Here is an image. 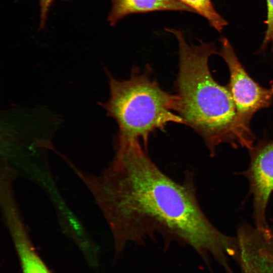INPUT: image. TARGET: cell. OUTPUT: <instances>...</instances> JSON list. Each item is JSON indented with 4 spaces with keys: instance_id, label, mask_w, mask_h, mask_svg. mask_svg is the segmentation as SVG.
<instances>
[{
    "instance_id": "10",
    "label": "cell",
    "mask_w": 273,
    "mask_h": 273,
    "mask_svg": "<svg viewBox=\"0 0 273 273\" xmlns=\"http://www.w3.org/2000/svg\"><path fill=\"white\" fill-rule=\"evenodd\" d=\"M267 19L265 20L266 30L261 50L270 46L273 49V0H266Z\"/></svg>"
},
{
    "instance_id": "1",
    "label": "cell",
    "mask_w": 273,
    "mask_h": 273,
    "mask_svg": "<svg viewBox=\"0 0 273 273\" xmlns=\"http://www.w3.org/2000/svg\"><path fill=\"white\" fill-rule=\"evenodd\" d=\"M102 205L111 226L118 259L129 243L143 245L161 237L167 248L174 242L192 248L208 262L222 265L235 255L236 237L215 228L202 210L193 174L183 182L168 176L135 140L117 139L115 157L99 184Z\"/></svg>"
},
{
    "instance_id": "5",
    "label": "cell",
    "mask_w": 273,
    "mask_h": 273,
    "mask_svg": "<svg viewBox=\"0 0 273 273\" xmlns=\"http://www.w3.org/2000/svg\"><path fill=\"white\" fill-rule=\"evenodd\" d=\"M250 163L244 174L253 197V217L255 227L270 228L266 220V210L273 192V141H261L249 150Z\"/></svg>"
},
{
    "instance_id": "4",
    "label": "cell",
    "mask_w": 273,
    "mask_h": 273,
    "mask_svg": "<svg viewBox=\"0 0 273 273\" xmlns=\"http://www.w3.org/2000/svg\"><path fill=\"white\" fill-rule=\"evenodd\" d=\"M219 40L221 48L218 54L229 68L230 76L228 86L236 108L237 127L249 150L254 146L250 121L256 112L270 105L273 85L265 88L256 83L246 71L229 40L221 36Z\"/></svg>"
},
{
    "instance_id": "7",
    "label": "cell",
    "mask_w": 273,
    "mask_h": 273,
    "mask_svg": "<svg viewBox=\"0 0 273 273\" xmlns=\"http://www.w3.org/2000/svg\"><path fill=\"white\" fill-rule=\"evenodd\" d=\"M111 8L107 20L111 26L129 15L156 11H174L194 13L178 0H110Z\"/></svg>"
},
{
    "instance_id": "2",
    "label": "cell",
    "mask_w": 273,
    "mask_h": 273,
    "mask_svg": "<svg viewBox=\"0 0 273 273\" xmlns=\"http://www.w3.org/2000/svg\"><path fill=\"white\" fill-rule=\"evenodd\" d=\"M165 30L175 36L178 45L175 112L185 125L202 138L211 156L215 155L216 147L222 143L246 148L228 86L219 84L209 68L210 57L217 53L215 44L201 40L200 44H189L180 31Z\"/></svg>"
},
{
    "instance_id": "6",
    "label": "cell",
    "mask_w": 273,
    "mask_h": 273,
    "mask_svg": "<svg viewBox=\"0 0 273 273\" xmlns=\"http://www.w3.org/2000/svg\"><path fill=\"white\" fill-rule=\"evenodd\" d=\"M236 259L242 273H273V231L248 224L241 226L237 236Z\"/></svg>"
},
{
    "instance_id": "9",
    "label": "cell",
    "mask_w": 273,
    "mask_h": 273,
    "mask_svg": "<svg viewBox=\"0 0 273 273\" xmlns=\"http://www.w3.org/2000/svg\"><path fill=\"white\" fill-rule=\"evenodd\" d=\"M204 17L210 25L221 32L228 23L215 10L211 0H178Z\"/></svg>"
},
{
    "instance_id": "8",
    "label": "cell",
    "mask_w": 273,
    "mask_h": 273,
    "mask_svg": "<svg viewBox=\"0 0 273 273\" xmlns=\"http://www.w3.org/2000/svg\"><path fill=\"white\" fill-rule=\"evenodd\" d=\"M12 236L21 273H52L37 253L24 232L15 229L12 231Z\"/></svg>"
},
{
    "instance_id": "3",
    "label": "cell",
    "mask_w": 273,
    "mask_h": 273,
    "mask_svg": "<svg viewBox=\"0 0 273 273\" xmlns=\"http://www.w3.org/2000/svg\"><path fill=\"white\" fill-rule=\"evenodd\" d=\"M110 97L101 103L119 127L118 138L142 142L147 147L150 134L169 123L185 124L175 111L178 97L163 90L151 77L150 68L132 69L130 77L119 80L108 71Z\"/></svg>"
},
{
    "instance_id": "11",
    "label": "cell",
    "mask_w": 273,
    "mask_h": 273,
    "mask_svg": "<svg viewBox=\"0 0 273 273\" xmlns=\"http://www.w3.org/2000/svg\"><path fill=\"white\" fill-rule=\"evenodd\" d=\"M55 0H39L40 7V27L45 26L50 7Z\"/></svg>"
}]
</instances>
